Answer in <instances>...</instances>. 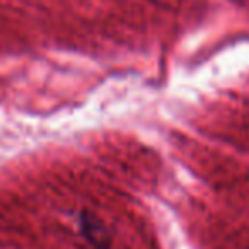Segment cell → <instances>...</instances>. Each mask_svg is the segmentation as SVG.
<instances>
[{"label":"cell","instance_id":"1","mask_svg":"<svg viewBox=\"0 0 249 249\" xmlns=\"http://www.w3.org/2000/svg\"><path fill=\"white\" fill-rule=\"evenodd\" d=\"M80 224H82V231L87 239H90L94 244H99V246L104 244V241H106V231L101 227L99 222H96L94 218H87V215H82L80 217Z\"/></svg>","mask_w":249,"mask_h":249}]
</instances>
